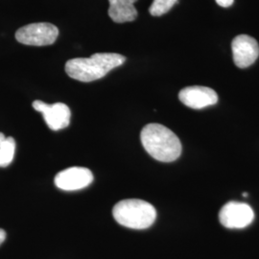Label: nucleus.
<instances>
[{"label": "nucleus", "instance_id": "obj_1", "mask_svg": "<svg viewBox=\"0 0 259 259\" xmlns=\"http://www.w3.org/2000/svg\"><path fill=\"white\" fill-rule=\"evenodd\" d=\"M126 62V57L117 53H95L90 58H75L65 64L67 75L80 82L99 80L115 67Z\"/></svg>", "mask_w": 259, "mask_h": 259}, {"label": "nucleus", "instance_id": "obj_2", "mask_svg": "<svg viewBox=\"0 0 259 259\" xmlns=\"http://www.w3.org/2000/svg\"><path fill=\"white\" fill-rule=\"evenodd\" d=\"M140 139L146 152L158 161L171 162L182 154V143L179 138L161 124L146 125L141 131Z\"/></svg>", "mask_w": 259, "mask_h": 259}, {"label": "nucleus", "instance_id": "obj_3", "mask_svg": "<svg viewBox=\"0 0 259 259\" xmlns=\"http://www.w3.org/2000/svg\"><path fill=\"white\" fill-rule=\"evenodd\" d=\"M112 215L115 221L123 227L133 230H145L156 221L157 211L146 201L127 199L114 205Z\"/></svg>", "mask_w": 259, "mask_h": 259}, {"label": "nucleus", "instance_id": "obj_4", "mask_svg": "<svg viewBox=\"0 0 259 259\" xmlns=\"http://www.w3.org/2000/svg\"><path fill=\"white\" fill-rule=\"evenodd\" d=\"M59 36V29L52 23L37 22L19 28L16 32L17 40L25 46L47 47L53 45Z\"/></svg>", "mask_w": 259, "mask_h": 259}, {"label": "nucleus", "instance_id": "obj_5", "mask_svg": "<svg viewBox=\"0 0 259 259\" xmlns=\"http://www.w3.org/2000/svg\"><path fill=\"white\" fill-rule=\"evenodd\" d=\"M254 219L252 208L246 203L229 202L221 208L219 220L228 229H244Z\"/></svg>", "mask_w": 259, "mask_h": 259}, {"label": "nucleus", "instance_id": "obj_6", "mask_svg": "<svg viewBox=\"0 0 259 259\" xmlns=\"http://www.w3.org/2000/svg\"><path fill=\"white\" fill-rule=\"evenodd\" d=\"M34 110L42 113L47 126L53 131L65 129L70 122L71 112L64 103L47 104L40 100H36L32 104Z\"/></svg>", "mask_w": 259, "mask_h": 259}, {"label": "nucleus", "instance_id": "obj_7", "mask_svg": "<svg viewBox=\"0 0 259 259\" xmlns=\"http://www.w3.org/2000/svg\"><path fill=\"white\" fill-rule=\"evenodd\" d=\"M233 62L239 68H246L255 63L259 57L258 42L248 35H239L232 42Z\"/></svg>", "mask_w": 259, "mask_h": 259}, {"label": "nucleus", "instance_id": "obj_8", "mask_svg": "<svg viewBox=\"0 0 259 259\" xmlns=\"http://www.w3.org/2000/svg\"><path fill=\"white\" fill-rule=\"evenodd\" d=\"M92 171L84 167H70L61 171L55 177V185L65 191L83 189L93 183Z\"/></svg>", "mask_w": 259, "mask_h": 259}, {"label": "nucleus", "instance_id": "obj_9", "mask_svg": "<svg viewBox=\"0 0 259 259\" xmlns=\"http://www.w3.org/2000/svg\"><path fill=\"white\" fill-rule=\"evenodd\" d=\"M179 99L188 108L201 110L218 102V95L210 88L193 85L182 90L179 93Z\"/></svg>", "mask_w": 259, "mask_h": 259}, {"label": "nucleus", "instance_id": "obj_10", "mask_svg": "<svg viewBox=\"0 0 259 259\" xmlns=\"http://www.w3.org/2000/svg\"><path fill=\"white\" fill-rule=\"evenodd\" d=\"M138 0H109V16L116 23L134 21L138 18L135 3Z\"/></svg>", "mask_w": 259, "mask_h": 259}, {"label": "nucleus", "instance_id": "obj_11", "mask_svg": "<svg viewBox=\"0 0 259 259\" xmlns=\"http://www.w3.org/2000/svg\"><path fill=\"white\" fill-rule=\"evenodd\" d=\"M16 152V141L12 137L6 138L0 133V167L9 166Z\"/></svg>", "mask_w": 259, "mask_h": 259}, {"label": "nucleus", "instance_id": "obj_12", "mask_svg": "<svg viewBox=\"0 0 259 259\" xmlns=\"http://www.w3.org/2000/svg\"><path fill=\"white\" fill-rule=\"evenodd\" d=\"M179 0H154L149 8V12L154 17L165 15L174 7Z\"/></svg>", "mask_w": 259, "mask_h": 259}, {"label": "nucleus", "instance_id": "obj_13", "mask_svg": "<svg viewBox=\"0 0 259 259\" xmlns=\"http://www.w3.org/2000/svg\"><path fill=\"white\" fill-rule=\"evenodd\" d=\"M215 1H216V3H217L219 6L224 7V8L231 7L232 4H233V2H234V0H215Z\"/></svg>", "mask_w": 259, "mask_h": 259}, {"label": "nucleus", "instance_id": "obj_14", "mask_svg": "<svg viewBox=\"0 0 259 259\" xmlns=\"http://www.w3.org/2000/svg\"><path fill=\"white\" fill-rule=\"evenodd\" d=\"M5 238H6V232L4 230L0 229V245L5 241Z\"/></svg>", "mask_w": 259, "mask_h": 259}, {"label": "nucleus", "instance_id": "obj_15", "mask_svg": "<svg viewBox=\"0 0 259 259\" xmlns=\"http://www.w3.org/2000/svg\"><path fill=\"white\" fill-rule=\"evenodd\" d=\"M243 196H244V197H248V193H247V192H244Z\"/></svg>", "mask_w": 259, "mask_h": 259}]
</instances>
